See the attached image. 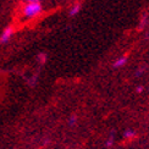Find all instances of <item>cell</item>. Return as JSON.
<instances>
[{"instance_id":"obj_6","label":"cell","mask_w":149,"mask_h":149,"mask_svg":"<svg viewBox=\"0 0 149 149\" xmlns=\"http://www.w3.org/2000/svg\"><path fill=\"white\" fill-rule=\"evenodd\" d=\"M28 3H36V1H39V0H26Z\"/></svg>"},{"instance_id":"obj_1","label":"cell","mask_w":149,"mask_h":149,"mask_svg":"<svg viewBox=\"0 0 149 149\" xmlns=\"http://www.w3.org/2000/svg\"><path fill=\"white\" fill-rule=\"evenodd\" d=\"M42 11V5L39 1H36V3H27V5L23 8V15L28 17V18H32L34 16H37Z\"/></svg>"},{"instance_id":"obj_3","label":"cell","mask_w":149,"mask_h":149,"mask_svg":"<svg viewBox=\"0 0 149 149\" xmlns=\"http://www.w3.org/2000/svg\"><path fill=\"white\" fill-rule=\"evenodd\" d=\"M126 61H127V58L126 56H121V58H119L114 63V67H115V69H117V67H122L123 65L126 64Z\"/></svg>"},{"instance_id":"obj_5","label":"cell","mask_w":149,"mask_h":149,"mask_svg":"<svg viewBox=\"0 0 149 149\" xmlns=\"http://www.w3.org/2000/svg\"><path fill=\"white\" fill-rule=\"evenodd\" d=\"M37 60H38V63L39 64H44L45 63V60H47V55L45 54H38V56H37Z\"/></svg>"},{"instance_id":"obj_7","label":"cell","mask_w":149,"mask_h":149,"mask_svg":"<svg viewBox=\"0 0 149 149\" xmlns=\"http://www.w3.org/2000/svg\"><path fill=\"white\" fill-rule=\"evenodd\" d=\"M137 92H142V87H138V88H137Z\"/></svg>"},{"instance_id":"obj_2","label":"cell","mask_w":149,"mask_h":149,"mask_svg":"<svg viewBox=\"0 0 149 149\" xmlns=\"http://www.w3.org/2000/svg\"><path fill=\"white\" fill-rule=\"evenodd\" d=\"M12 33H14L12 28H11V27H6V28L3 31L1 36H0V43H1V44H4V43H8V42L11 39Z\"/></svg>"},{"instance_id":"obj_4","label":"cell","mask_w":149,"mask_h":149,"mask_svg":"<svg viewBox=\"0 0 149 149\" xmlns=\"http://www.w3.org/2000/svg\"><path fill=\"white\" fill-rule=\"evenodd\" d=\"M79 10H81V5L79 4H76L73 6V8L70 10V16H74V15H77L78 12H79Z\"/></svg>"}]
</instances>
